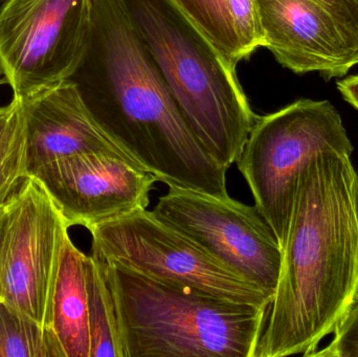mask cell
<instances>
[{
    "instance_id": "5",
    "label": "cell",
    "mask_w": 358,
    "mask_h": 357,
    "mask_svg": "<svg viewBox=\"0 0 358 357\" xmlns=\"http://www.w3.org/2000/svg\"><path fill=\"white\" fill-rule=\"evenodd\" d=\"M353 150L342 117L329 101L300 99L257 117L236 163L281 249L303 170L325 151Z\"/></svg>"
},
{
    "instance_id": "4",
    "label": "cell",
    "mask_w": 358,
    "mask_h": 357,
    "mask_svg": "<svg viewBox=\"0 0 358 357\" xmlns=\"http://www.w3.org/2000/svg\"><path fill=\"white\" fill-rule=\"evenodd\" d=\"M103 262L124 357H255L269 308L236 303Z\"/></svg>"
},
{
    "instance_id": "12",
    "label": "cell",
    "mask_w": 358,
    "mask_h": 357,
    "mask_svg": "<svg viewBox=\"0 0 358 357\" xmlns=\"http://www.w3.org/2000/svg\"><path fill=\"white\" fill-rule=\"evenodd\" d=\"M19 99L29 174L44 163L85 153H103L132 161L101 129L71 80Z\"/></svg>"
},
{
    "instance_id": "10",
    "label": "cell",
    "mask_w": 358,
    "mask_h": 357,
    "mask_svg": "<svg viewBox=\"0 0 358 357\" xmlns=\"http://www.w3.org/2000/svg\"><path fill=\"white\" fill-rule=\"evenodd\" d=\"M45 187L69 228L90 226L147 209L157 177L122 157L85 153L31 172Z\"/></svg>"
},
{
    "instance_id": "9",
    "label": "cell",
    "mask_w": 358,
    "mask_h": 357,
    "mask_svg": "<svg viewBox=\"0 0 358 357\" xmlns=\"http://www.w3.org/2000/svg\"><path fill=\"white\" fill-rule=\"evenodd\" d=\"M153 213L252 284L275 298L282 249L256 207L169 187Z\"/></svg>"
},
{
    "instance_id": "14",
    "label": "cell",
    "mask_w": 358,
    "mask_h": 357,
    "mask_svg": "<svg viewBox=\"0 0 358 357\" xmlns=\"http://www.w3.org/2000/svg\"><path fill=\"white\" fill-rule=\"evenodd\" d=\"M90 357H124L113 293L105 264L100 258H86Z\"/></svg>"
},
{
    "instance_id": "18",
    "label": "cell",
    "mask_w": 358,
    "mask_h": 357,
    "mask_svg": "<svg viewBox=\"0 0 358 357\" xmlns=\"http://www.w3.org/2000/svg\"><path fill=\"white\" fill-rule=\"evenodd\" d=\"M229 16L243 59L262 46L257 0H227Z\"/></svg>"
},
{
    "instance_id": "2",
    "label": "cell",
    "mask_w": 358,
    "mask_h": 357,
    "mask_svg": "<svg viewBox=\"0 0 358 357\" xmlns=\"http://www.w3.org/2000/svg\"><path fill=\"white\" fill-rule=\"evenodd\" d=\"M358 293V173L325 151L299 177L281 272L255 357H309Z\"/></svg>"
},
{
    "instance_id": "22",
    "label": "cell",
    "mask_w": 358,
    "mask_h": 357,
    "mask_svg": "<svg viewBox=\"0 0 358 357\" xmlns=\"http://www.w3.org/2000/svg\"><path fill=\"white\" fill-rule=\"evenodd\" d=\"M4 228H6V205L0 207V278H1L2 245H3Z\"/></svg>"
},
{
    "instance_id": "17",
    "label": "cell",
    "mask_w": 358,
    "mask_h": 357,
    "mask_svg": "<svg viewBox=\"0 0 358 357\" xmlns=\"http://www.w3.org/2000/svg\"><path fill=\"white\" fill-rule=\"evenodd\" d=\"M221 54L237 65L243 57L227 0H172Z\"/></svg>"
},
{
    "instance_id": "20",
    "label": "cell",
    "mask_w": 358,
    "mask_h": 357,
    "mask_svg": "<svg viewBox=\"0 0 358 357\" xmlns=\"http://www.w3.org/2000/svg\"><path fill=\"white\" fill-rule=\"evenodd\" d=\"M358 35V0H319Z\"/></svg>"
},
{
    "instance_id": "7",
    "label": "cell",
    "mask_w": 358,
    "mask_h": 357,
    "mask_svg": "<svg viewBox=\"0 0 358 357\" xmlns=\"http://www.w3.org/2000/svg\"><path fill=\"white\" fill-rule=\"evenodd\" d=\"M90 29L92 0H6L0 8V71L13 96L71 79Z\"/></svg>"
},
{
    "instance_id": "19",
    "label": "cell",
    "mask_w": 358,
    "mask_h": 357,
    "mask_svg": "<svg viewBox=\"0 0 358 357\" xmlns=\"http://www.w3.org/2000/svg\"><path fill=\"white\" fill-rule=\"evenodd\" d=\"M331 343L309 356L358 357V293L334 331Z\"/></svg>"
},
{
    "instance_id": "6",
    "label": "cell",
    "mask_w": 358,
    "mask_h": 357,
    "mask_svg": "<svg viewBox=\"0 0 358 357\" xmlns=\"http://www.w3.org/2000/svg\"><path fill=\"white\" fill-rule=\"evenodd\" d=\"M92 253L164 282L236 303L271 308L273 297L246 281L152 211L136 210L88 228Z\"/></svg>"
},
{
    "instance_id": "16",
    "label": "cell",
    "mask_w": 358,
    "mask_h": 357,
    "mask_svg": "<svg viewBox=\"0 0 358 357\" xmlns=\"http://www.w3.org/2000/svg\"><path fill=\"white\" fill-rule=\"evenodd\" d=\"M0 357H64L52 329L0 298Z\"/></svg>"
},
{
    "instance_id": "15",
    "label": "cell",
    "mask_w": 358,
    "mask_h": 357,
    "mask_svg": "<svg viewBox=\"0 0 358 357\" xmlns=\"http://www.w3.org/2000/svg\"><path fill=\"white\" fill-rule=\"evenodd\" d=\"M29 175L27 134L20 99L0 106V207Z\"/></svg>"
},
{
    "instance_id": "21",
    "label": "cell",
    "mask_w": 358,
    "mask_h": 357,
    "mask_svg": "<svg viewBox=\"0 0 358 357\" xmlns=\"http://www.w3.org/2000/svg\"><path fill=\"white\" fill-rule=\"evenodd\" d=\"M338 89L346 102L358 111V75L338 81Z\"/></svg>"
},
{
    "instance_id": "13",
    "label": "cell",
    "mask_w": 358,
    "mask_h": 357,
    "mask_svg": "<svg viewBox=\"0 0 358 357\" xmlns=\"http://www.w3.org/2000/svg\"><path fill=\"white\" fill-rule=\"evenodd\" d=\"M86 258L67 237L52 310V329L64 357H90Z\"/></svg>"
},
{
    "instance_id": "3",
    "label": "cell",
    "mask_w": 358,
    "mask_h": 357,
    "mask_svg": "<svg viewBox=\"0 0 358 357\" xmlns=\"http://www.w3.org/2000/svg\"><path fill=\"white\" fill-rule=\"evenodd\" d=\"M136 33L206 152L229 169L257 119L236 66L172 0H121Z\"/></svg>"
},
{
    "instance_id": "8",
    "label": "cell",
    "mask_w": 358,
    "mask_h": 357,
    "mask_svg": "<svg viewBox=\"0 0 358 357\" xmlns=\"http://www.w3.org/2000/svg\"><path fill=\"white\" fill-rule=\"evenodd\" d=\"M69 230L44 184L29 174L6 205L0 298L48 329Z\"/></svg>"
},
{
    "instance_id": "11",
    "label": "cell",
    "mask_w": 358,
    "mask_h": 357,
    "mask_svg": "<svg viewBox=\"0 0 358 357\" xmlns=\"http://www.w3.org/2000/svg\"><path fill=\"white\" fill-rule=\"evenodd\" d=\"M262 46L294 73L345 77L358 64V35L319 0H257Z\"/></svg>"
},
{
    "instance_id": "23",
    "label": "cell",
    "mask_w": 358,
    "mask_h": 357,
    "mask_svg": "<svg viewBox=\"0 0 358 357\" xmlns=\"http://www.w3.org/2000/svg\"><path fill=\"white\" fill-rule=\"evenodd\" d=\"M6 0H0V8H1L2 6H3L4 2H6Z\"/></svg>"
},
{
    "instance_id": "1",
    "label": "cell",
    "mask_w": 358,
    "mask_h": 357,
    "mask_svg": "<svg viewBox=\"0 0 358 357\" xmlns=\"http://www.w3.org/2000/svg\"><path fill=\"white\" fill-rule=\"evenodd\" d=\"M69 80L101 129L157 182L229 198V169L189 129L121 0H92L87 48Z\"/></svg>"
}]
</instances>
